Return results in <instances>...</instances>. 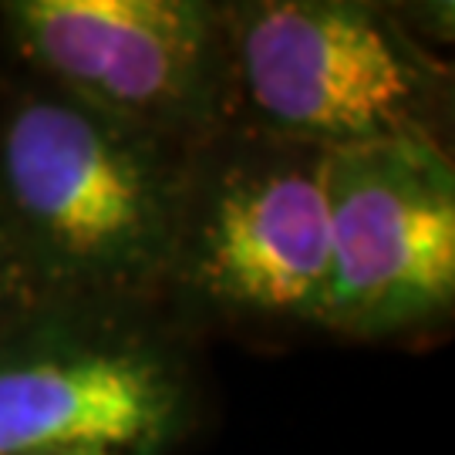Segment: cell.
<instances>
[{"mask_svg": "<svg viewBox=\"0 0 455 455\" xmlns=\"http://www.w3.org/2000/svg\"><path fill=\"white\" fill-rule=\"evenodd\" d=\"M189 146L0 75V227L44 297L163 300Z\"/></svg>", "mask_w": 455, "mask_h": 455, "instance_id": "cell-1", "label": "cell"}, {"mask_svg": "<svg viewBox=\"0 0 455 455\" xmlns=\"http://www.w3.org/2000/svg\"><path fill=\"white\" fill-rule=\"evenodd\" d=\"M331 156L246 125L189 146L163 304L206 344L324 338Z\"/></svg>", "mask_w": 455, "mask_h": 455, "instance_id": "cell-2", "label": "cell"}, {"mask_svg": "<svg viewBox=\"0 0 455 455\" xmlns=\"http://www.w3.org/2000/svg\"><path fill=\"white\" fill-rule=\"evenodd\" d=\"M210 344L163 300L41 297L0 324V455H180Z\"/></svg>", "mask_w": 455, "mask_h": 455, "instance_id": "cell-3", "label": "cell"}, {"mask_svg": "<svg viewBox=\"0 0 455 455\" xmlns=\"http://www.w3.org/2000/svg\"><path fill=\"white\" fill-rule=\"evenodd\" d=\"M227 95L220 125L327 152L374 142L452 148L455 84L374 0H223Z\"/></svg>", "mask_w": 455, "mask_h": 455, "instance_id": "cell-4", "label": "cell"}, {"mask_svg": "<svg viewBox=\"0 0 455 455\" xmlns=\"http://www.w3.org/2000/svg\"><path fill=\"white\" fill-rule=\"evenodd\" d=\"M0 44L14 71L165 142L223 122V0H7Z\"/></svg>", "mask_w": 455, "mask_h": 455, "instance_id": "cell-5", "label": "cell"}, {"mask_svg": "<svg viewBox=\"0 0 455 455\" xmlns=\"http://www.w3.org/2000/svg\"><path fill=\"white\" fill-rule=\"evenodd\" d=\"M452 317V148L374 142L334 152L324 338L425 347L445 341Z\"/></svg>", "mask_w": 455, "mask_h": 455, "instance_id": "cell-6", "label": "cell"}, {"mask_svg": "<svg viewBox=\"0 0 455 455\" xmlns=\"http://www.w3.org/2000/svg\"><path fill=\"white\" fill-rule=\"evenodd\" d=\"M395 17L425 51L442 58V48H452V4L432 0V4H391Z\"/></svg>", "mask_w": 455, "mask_h": 455, "instance_id": "cell-7", "label": "cell"}, {"mask_svg": "<svg viewBox=\"0 0 455 455\" xmlns=\"http://www.w3.org/2000/svg\"><path fill=\"white\" fill-rule=\"evenodd\" d=\"M44 293L37 291V283L31 280L28 267L17 257L11 236L0 227V324L7 317L20 314L24 307H31L34 300H41Z\"/></svg>", "mask_w": 455, "mask_h": 455, "instance_id": "cell-8", "label": "cell"}, {"mask_svg": "<svg viewBox=\"0 0 455 455\" xmlns=\"http://www.w3.org/2000/svg\"><path fill=\"white\" fill-rule=\"evenodd\" d=\"M58 455H71V452H58Z\"/></svg>", "mask_w": 455, "mask_h": 455, "instance_id": "cell-9", "label": "cell"}]
</instances>
